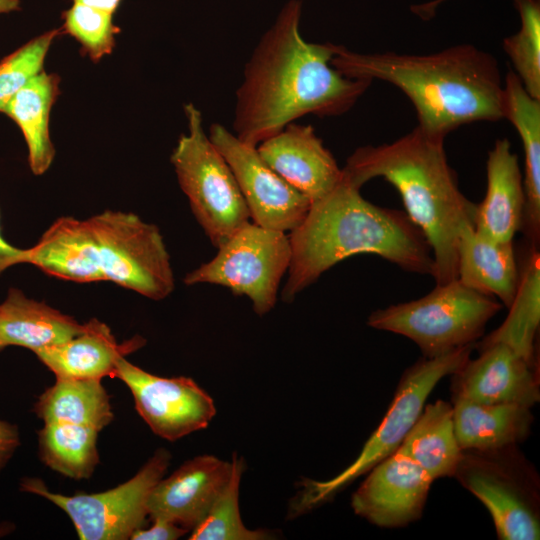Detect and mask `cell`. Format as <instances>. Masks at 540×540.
Masks as SVG:
<instances>
[{"label": "cell", "mask_w": 540, "mask_h": 540, "mask_svg": "<svg viewBox=\"0 0 540 540\" xmlns=\"http://www.w3.org/2000/svg\"><path fill=\"white\" fill-rule=\"evenodd\" d=\"M302 1L288 0L261 36L236 91L233 133L257 147L306 115L340 116L373 83L348 78L331 64L334 43H311L300 33Z\"/></svg>", "instance_id": "cell-1"}, {"label": "cell", "mask_w": 540, "mask_h": 540, "mask_svg": "<svg viewBox=\"0 0 540 540\" xmlns=\"http://www.w3.org/2000/svg\"><path fill=\"white\" fill-rule=\"evenodd\" d=\"M332 66L354 79L381 80L412 103L417 126L446 138L456 128L503 119V81L497 59L461 43L429 54L362 53L335 44Z\"/></svg>", "instance_id": "cell-2"}, {"label": "cell", "mask_w": 540, "mask_h": 540, "mask_svg": "<svg viewBox=\"0 0 540 540\" xmlns=\"http://www.w3.org/2000/svg\"><path fill=\"white\" fill-rule=\"evenodd\" d=\"M359 187L343 178L311 203L290 232L292 257L282 300L292 302L331 267L358 255L373 254L402 270L431 275V248L405 212L367 201Z\"/></svg>", "instance_id": "cell-3"}, {"label": "cell", "mask_w": 540, "mask_h": 540, "mask_svg": "<svg viewBox=\"0 0 540 540\" xmlns=\"http://www.w3.org/2000/svg\"><path fill=\"white\" fill-rule=\"evenodd\" d=\"M444 140L416 125L390 143L358 147L342 168L343 178L359 188L378 177L395 187L431 248L436 284L457 278L460 230L473 223L476 208L459 188Z\"/></svg>", "instance_id": "cell-4"}, {"label": "cell", "mask_w": 540, "mask_h": 540, "mask_svg": "<svg viewBox=\"0 0 540 540\" xmlns=\"http://www.w3.org/2000/svg\"><path fill=\"white\" fill-rule=\"evenodd\" d=\"M502 308L495 297L477 292L458 278L425 296L373 311L368 326L405 336L424 357L444 355L483 336L486 324Z\"/></svg>", "instance_id": "cell-5"}, {"label": "cell", "mask_w": 540, "mask_h": 540, "mask_svg": "<svg viewBox=\"0 0 540 540\" xmlns=\"http://www.w3.org/2000/svg\"><path fill=\"white\" fill-rule=\"evenodd\" d=\"M475 344H469L444 355L422 357L402 374L393 400L376 430L364 444L358 457L335 477L305 480L291 513L302 514L331 500L358 477L395 453L420 415L425 402L445 376L459 369L471 356Z\"/></svg>", "instance_id": "cell-6"}, {"label": "cell", "mask_w": 540, "mask_h": 540, "mask_svg": "<svg viewBox=\"0 0 540 540\" xmlns=\"http://www.w3.org/2000/svg\"><path fill=\"white\" fill-rule=\"evenodd\" d=\"M184 112L187 133L170 160L195 219L218 248L250 222V213L230 166L204 130L201 111L188 103Z\"/></svg>", "instance_id": "cell-7"}, {"label": "cell", "mask_w": 540, "mask_h": 540, "mask_svg": "<svg viewBox=\"0 0 540 540\" xmlns=\"http://www.w3.org/2000/svg\"><path fill=\"white\" fill-rule=\"evenodd\" d=\"M453 477L490 512L499 539L540 538V479L517 445L464 449Z\"/></svg>", "instance_id": "cell-8"}, {"label": "cell", "mask_w": 540, "mask_h": 540, "mask_svg": "<svg viewBox=\"0 0 540 540\" xmlns=\"http://www.w3.org/2000/svg\"><path fill=\"white\" fill-rule=\"evenodd\" d=\"M217 249L213 259L186 274L184 283L226 287L234 295L248 297L259 316L269 313L291 262L286 232L248 222Z\"/></svg>", "instance_id": "cell-9"}, {"label": "cell", "mask_w": 540, "mask_h": 540, "mask_svg": "<svg viewBox=\"0 0 540 540\" xmlns=\"http://www.w3.org/2000/svg\"><path fill=\"white\" fill-rule=\"evenodd\" d=\"M105 281L159 301L175 288L159 228L131 212L106 210L86 219Z\"/></svg>", "instance_id": "cell-10"}, {"label": "cell", "mask_w": 540, "mask_h": 540, "mask_svg": "<svg viewBox=\"0 0 540 540\" xmlns=\"http://www.w3.org/2000/svg\"><path fill=\"white\" fill-rule=\"evenodd\" d=\"M170 460V453L159 448L132 478L104 492L63 495L50 491L41 479L30 477L20 481V490L62 509L81 540H127L142 528L149 496Z\"/></svg>", "instance_id": "cell-11"}, {"label": "cell", "mask_w": 540, "mask_h": 540, "mask_svg": "<svg viewBox=\"0 0 540 540\" xmlns=\"http://www.w3.org/2000/svg\"><path fill=\"white\" fill-rule=\"evenodd\" d=\"M208 136L230 166L255 224L291 232L303 221L311 201L271 169L257 147L219 123L211 124Z\"/></svg>", "instance_id": "cell-12"}, {"label": "cell", "mask_w": 540, "mask_h": 540, "mask_svg": "<svg viewBox=\"0 0 540 540\" xmlns=\"http://www.w3.org/2000/svg\"><path fill=\"white\" fill-rule=\"evenodd\" d=\"M113 378L130 390L135 408L157 436L176 441L206 428L216 414L211 396L192 378L160 377L118 360Z\"/></svg>", "instance_id": "cell-13"}, {"label": "cell", "mask_w": 540, "mask_h": 540, "mask_svg": "<svg viewBox=\"0 0 540 540\" xmlns=\"http://www.w3.org/2000/svg\"><path fill=\"white\" fill-rule=\"evenodd\" d=\"M353 493L354 513L381 528H402L422 517L433 479L395 452L376 464Z\"/></svg>", "instance_id": "cell-14"}, {"label": "cell", "mask_w": 540, "mask_h": 540, "mask_svg": "<svg viewBox=\"0 0 540 540\" xmlns=\"http://www.w3.org/2000/svg\"><path fill=\"white\" fill-rule=\"evenodd\" d=\"M479 355L469 358L451 378V395L484 404L514 403L533 407L540 400L538 362L503 343L475 344Z\"/></svg>", "instance_id": "cell-15"}, {"label": "cell", "mask_w": 540, "mask_h": 540, "mask_svg": "<svg viewBox=\"0 0 540 540\" xmlns=\"http://www.w3.org/2000/svg\"><path fill=\"white\" fill-rule=\"evenodd\" d=\"M231 471L232 463L216 456L193 457L154 486L148 517L167 519L192 531L226 487Z\"/></svg>", "instance_id": "cell-16"}, {"label": "cell", "mask_w": 540, "mask_h": 540, "mask_svg": "<svg viewBox=\"0 0 540 540\" xmlns=\"http://www.w3.org/2000/svg\"><path fill=\"white\" fill-rule=\"evenodd\" d=\"M257 150L271 169L311 203L342 179V168L310 125L292 122L261 142Z\"/></svg>", "instance_id": "cell-17"}, {"label": "cell", "mask_w": 540, "mask_h": 540, "mask_svg": "<svg viewBox=\"0 0 540 540\" xmlns=\"http://www.w3.org/2000/svg\"><path fill=\"white\" fill-rule=\"evenodd\" d=\"M487 187L476 204L473 226L477 233L497 242H513L522 229L525 212L523 174L508 138L496 139L486 162Z\"/></svg>", "instance_id": "cell-18"}, {"label": "cell", "mask_w": 540, "mask_h": 540, "mask_svg": "<svg viewBox=\"0 0 540 540\" xmlns=\"http://www.w3.org/2000/svg\"><path fill=\"white\" fill-rule=\"evenodd\" d=\"M145 344L140 335L118 343L109 326L92 318L71 339L33 353L56 378L102 380L113 378L118 360Z\"/></svg>", "instance_id": "cell-19"}, {"label": "cell", "mask_w": 540, "mask_h": 540, "mask_svg": "<svg viewBox=\"0 0 540 540\" xmlns=\"http://www.w3.org/2000/svg\"><path fill=\"white\" fill-rule=\"evenodd\" d=\"M22 263L67 281H105L87 221L72 216L59 217L34 246L24 249Z\"/></svg>", "instance_id": "cell-20"}, {"label": "cell", "mask_w": 540, "mask_h": 540, "mask_svg": "<svg viewBox=\"0 0 540 540\" xmlns=\"http://www.w3.org/2000/svg\"><path fill=\"white\" fill-rule=\"evenodd\" d=\"M457 278L477 292L497 297L508 308L519 281L513 242L486 238L467 222L459 234Z\"/></svg>", "instance_id": "cell-21"}, {"label": "cell", "mask_w": 540, "mask_h": 540, "mask_svg": "<svg viewBox=\"0 0 540 540\" xmlns=\"http://www.w3.org/2000/svg\"><path fill=\"white\" fill-rule=\"evenodd\" d=\"M84 328L73 317L10 288L0 303V351L20 346L35 352L62 343Z\"/></svg>", "instance_id": "cell-22"}, {"label": "cell", "mask_w": 540, "mask_h": 540, "mask_svg": "<svg viewBox=\"0 0 540 540\" xmlns=\"http://www.w3.org/2000/svg\"><path fill=\"white\" fill-rule=\"evenodd\" d=\"M502 111L523 145L526 204L522 229L535 247L540 235V100L525 90L513 71L504 77Z\"/></svg>", "instance_id": "cell-23"}, {"label": "cell", "mask_w": 540, "mask_h": 540, "mask_svg": "<svg viewBox=\"0 0 540 540\" xmlns=\"http://www.w3.org/2000/svg\"><path fill=\"white\" fill-rule=\"evenodd\" d=\"M456 439L461 450L490 449L525 441L534 421L531 408L514 403L484 404L452 399Z\"/></svg>", "instance_id": "cell-24"}, {"label": "cell", "mask_w": 540, "mask_h": 540, "mask_svg": "<svg viewBox=\"0 0 540 540\" xmlns=\"http://www.w3.org/2000/svg\"><path fill=\"white\" fill-rule=\"evenodd\" d=\"M59 93V76L43 70L11 98L3 112L21 130L27 145L29 168L37 176L50 168L55 157L49 119Z\"/></svg>", "instance_id": "cell-25"}, {"label": "cell", "mask_w": 540, "mask_h": 540, "mask_svg": "<svg viewBox=\"0 0 540 540\" xmlns=\"http://www.w3.org/2000/svg\"><path fill=\"white\" fill-rule=\"evenodd\" d=\"M461 451L454 430L452 404L441 399L423 407L397 449L433 480L453 477Z\"/></svg>", "instance_id": "cell-26"}, {"label": "cell", "mask_w": 540, "mask_h": 540, "mask_svg": "<svg viewBox=\"0 0 540 540\" xmlns=\"http://www.w3.org/2000/svg\"><path fill=\"white\" fill-rule=\"evenodd\" d=\"M34 412L44 423H69L99 432L114 418L110 397L99 379L56 378L38 397Z\"/></svg>", "instance_id": "cell-27"}, {"label": "cell", "mask_w": 540, "mask_h": 540, "mask_svg": "<svg viewBox=\"0 0 540 540\" xmlns=\"http://www.w3.org/2000/svg\"><path fill=\"white\" fill-rule=\"evenodd\" d=\"M503 323L481 344L503 343L525 359L538 362L536 336L540 323V255L535 247L520 272L515 296Z\"/></svg>", "instance_id": "cell-28"}, {"label": "cell", "mask_w": 540, "mask_h": 540, "mask_svg": "<svg viewBox=\"0 0 540 540\" xmlns=\"http://www.w3.org/2000/svg\"><path fill=\"white\" fill-rule=\"evenodd\" d=\"M94 428L62 423H44L38 432L39 455L50 469L74 480L88 479L99 463Z\"/></svg>", "instance_id": "cell-29"}, {"label": "cell", "mask_w": 540, "mask_h": 540, "mask_svg": "<svg viewBox=\"0 0 540 540\" xmlns=\"http://www.w3.org/2000/svg\"><path fill=\"white\" fill-rule=\"evenodd\" d=\"M230 479L206 517L191 531L190 540H265L272 538L265 529H248L239 510V488L244 462L235 453Z\"/></svg>", "instance_id": "cell-30"}, {"label": "cell", "mask_w": 540, "mask_h": 540, "mask_svg": "<svg viewBox=\"0 0 540 540\" xmlns=\"http://www.w3.org/2000/svg\"><path fill=\"white\" fill-rule=\"evenodd\" d=\"M514 7L520 28L502 47L525 90L540 100V0H514Z\"/></svg>", "instance_id": "cell-31"}, {"label": "cell", "mask_w": 540, "mask_h": 540, "mask_svg": "<svg viewBox=\"0 0 540 540\" xmlns=\"http://www.w3.org/2000/svg\"><path fill=\"white\" fill-rule=\"evenodd\" d=\"M62 19L60 31L73 37L92 61L97 62L113 51L120 30L114 24L112 14L72 3L62 13Z\"/></svg>", "instance_id": "cell-32"}, {"label": "cell", "mask_w": 540, "mask_h": 540, "mask_svg": "<svg viewBox=\"0 0 540 540\" xmlns=\"http://www.w3.org/2000/svg\"><path fill=\"white\" fill-rule=\"evenodd\" d=\"M61 33L51 29L33 38L0 61V112L33 77L43 71L48 51Z\"/></svg>", "instance_id": "cell-33"}, {"label": "cell", "mask_w": 540, "mask_h": 540, "mask_svg": "<svg viewBox=\"0 0 540 540\" xmlns=\"http://www.w3.org/2000/svg\"><path fill=\"white\" fill-rule=\"evenodd\" d=\"M148 529H138L131 536L133 540H176L189 532L186 528L163 518L152 519Z\"/></svg>", "instance_id": "cell-34"}, {"label": "cell", "mask_w": 540, "mask_h": 540, "mask_svg": "<svg viewBox=\"0 0 540 540\" xmlns=\"http://www.w3.org/2000/svg\"><path fill=\"white\" fill-rule=\"evenodd\" d=\"M20 446V433L15 424L0 419V473Z\"/></svg>", "instance_id": "cell-35"}, {"label": "cell", "mask_w": 540, "mask_h": 540, "mask_svg": "<svg viewBox=\"0 0 540 540\" xmlns=\"http://www.w3.org/2000/svg\"><path fill=\"white\" fill-rule=\"evenodd\" d=\"M24 249L17 248L8 243L1 234L0 228V275L8 268L22 264Z\"/></svg>", "instance_id": "cell-36"}, {"label": "cell", "mask_w": 540, "mask_h": 540, "mask_svg": "<svg viewBox=\"0 0 540 540\" xmlns=\"http://www.w3.org/2000/svg\"><path fill=\"white\" fill-rule=\"evenodd\" d=\"M447 0H431L421 4H415L411 6V11L423 20L431 19L437 8Z\"/></svg>", "instance_id": "cell-37"}, {"label": "cell", "mask_w": 540, "mask_h": 540, "mask_svg": "<svg viewBox=\"0 0 540 540\" xmlns=\"http://www.w3.org/2000/svg\"><path fill=\"white\" fill-rule=\"evenodd\" d=\"M72 3L84 4L114 15L121 0H71Z\"/></svg>", "instance_id": "cell-38"}, {"label": "cell", "mask_w": 540, "mask_h": 540, "mask_svg": "<svg viewBox=\"0 0 540 540\" xmlns=\"http://www.w3.org/2000/svg\"><path fill=\"white\" fill-rule=\"evenodd\" d=\"M20 9V0H0V14L19 11Z\"/></svg>", "instance_id": "cell-39"}]
</instances>
